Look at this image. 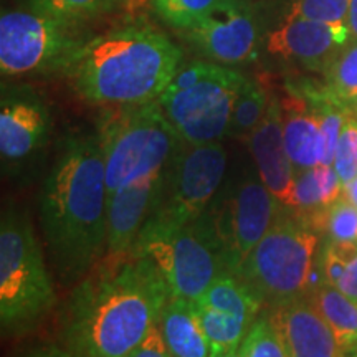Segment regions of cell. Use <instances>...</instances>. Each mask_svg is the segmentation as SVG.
I'll return each mask as SVG.
<instances>
[{
    "label": "cell",
    "instance_id": "obj_20",
    "mask_svg": "<svg viewBox=\"0 0 357 357\" xmlns=\"http://www.w3.org/2000/svg\"><path fill=\"white\" fill-rule=\"evenodd\" d=\"M194 301L200 306L227 312L250 324L258 319L261 306L265 305L255 289L250 287L242 276L230 273V271H222L212 281L211 287Z\"/></svg>",
    "mask_w": 357,
    "mask_h": 357
},
{
    "label": "cell",
    "instance_id": "obj_12",
    "mask_svg": "<svg viewBox=\"0 0 357 357\" xmlns=\"http://www.w3.org/2000/svg\"><path fill=\"white\" fill-rule=\"evenodd\" d=\"M50 111L32 89H3L0 102V158L2 174L29 176L50 137Z\"/></svg>",
    "mask_w": 357,
    "mask_h": 357
},
{
    "label": "cell",
    "instance_id": "obj_10",
    "mask_svg": "<svg viewBox=\"0 0 357 357\" xmlns=\"http://www.w3.org/2000/svg\"><path fill=\"white\" fill-rule=\"evenodd\" d=\"M131 255L149 260L166 281L171 298L197 300L222 273L220 258L199 227L147 220Z\"/></svg>",
    "mask_w": 357,
    "mask_h": 357
},
{
    "label": "cell",
    "instance_id": "obj_39",
    "mask_svg": "<svg viewBox=\"0 0 357 357\" xmlns=\"http://www.w3.org/2000/svg\"><path fill=\"white\" fill-rule=\"evenodd\" d=\"M344 357H357V354L356 356H347V352H344Z\"/></svg>",
    "mask_w": 357,
    "mask_h": 357
},
{
    "label": "cell",
    "instance_id": "obj_24",
    "mask_svg": "<svg viewBox=\"0 0 357 357\" xmlns=\"http://www.w3.org/2000/svg\"><path fill=\"white\" fill-rule=\"evenodd\" d=\"M300 213V212H298ZM318 234H326L336 243H357V207L344 195L331 207L301 213Z\"/></svg>",
    "mask_w": 357,
    "mask_h": 357
},
{
    "label": "cell",
    "instance_id": "obj_26",
    "mask_svg": "<svg viewBox=\"0 0 357 357\" xmlns=\"http://www.w3.org/2000/svg\"><path fill=\"white\" fill-rule=\"evenodd\" d=\"M113 3L114 0H29L33 10L70 22H83L100 15Z\"/></svg>",
    "mask_w": 357,
    "mask_h": 357
},
{
    "label": "cell",
    "instance_id": "obj_21",
    "mask_svg": "<svg viewBox=\"0 0 357 357\" xmlns=\"http://www.w3.org/2000/svg\"><path fill=\"white\" fill-rule=\"evenodd\" d=\"M306 296L331 328L342 351H354L357 347V301L328 283Z\"/></svg>",
    "mask_w": 357,
    "mask_h": 357
},
{
    "label": "cell",
    "instance_id": "obj_29",
    "mask_svg": "<svg viewBox=\"0 0 357 357\" xmlns=\"http://www.w3.org/2000/svg\"><path fill=\"white\" fill-rule=\"evenodd\" d=\"M349 0H293L287 15L347 26Z\"/></svg>",
    "mask_w": 357,
    "mask_h": 357
},
{
    "label": "cell",
    "instance_id": "obj_28",
    "mask_svg": "<svg viewBox=\"0 0 357 357\" xmlns=\"http://www.w3.org/2000/svg\"><path fill=\"white\" fill-rule=\"evenodd\" d=\"M220 0H155V10L169 25L187 30L207 15Z\"/></svg>",
    "mask_w": 357,
    "mask_h": 357
},
{
    "label": "cell",
    "instance_id": "obj_13",
    "mask_svg": "<svg viewBox=\"0 0 357 357\" xmlns=\"http://www.w3.org/2000/svg\"><path fill=\"white\" fill-rule=\"evenodd\" d=\"M184 37L218 65H240L253 60L260 47L258 15L247 0H220Z\"/></svg>",
    "mask_w": 357,
    "mask_h": 357
},
{
    "label": "cell",
    "instance_id": "obj_15",
    "mask_svg": "<svg viewBox=\"0 0 357 357\" xmlns=\"http://www.w3.org/2000/svg\"><path fill=\"white\" fill-rule=\"evenodd\" d=\"M247 144L257 166V176L280 204L288 207L296 169L284 146L283 111L278 98L271 96L265 116L247 137Z\"/></svg>",
    "mask_w": 357,
    "mask_h": 357
},
{
    "label": "cell",
    "instance_id": "obj_6",
    "mask_svg": "<svg viewBox=\"0 0 357 357\" xmlns=\"http://www.w3.org/2000/svg\"><path fill=\"white\" fill-rule=\"evenodd\" d=\"M247 77L229 66L192 61L181 66L159 105L182 142H217L227 136L231 111Z\"/></svg>",
    "mask_w": 357,
    "mask_h": 357
},
{
    "label": "cell",
    "instance_id": "obj_36",
    "mask_svg": "<svg viewBox=\"0 0 357 357\" xmlns=\"http://www.w3.org/2000/svg\"><path fill=\"white\" fill-rule=\"evenodd\" d=\"M344 197L357 207V176L344 185Z\"/></svg>",
    "mask_w": 357,
    "mask_h": 357
},
{
    "label": "cell",
    "instance_id": "obj_33",
    "mask_svg": "<svg viewBox=\"0 0 357 357\" xmlns=\"http://www.w3.org/2000/svg\"><path fill=\"white\" fill-rule=\"evenodd\" d=\"M336 288L341 289L351 300L357 301V250L351 255L349 261H347L344 275L337 281Z\"/></svg>",
    "mask_w": 357,
    "mask_h": 357
},
{
    "label": "cell",
    "instance_id": "obj_18",
    "mask_svg": "<svg viewBox=\"0 0 357 357\" xmlns=\"http://www.w3.org/2000/svg\"><path fill=\"white\" fill-rule=\"evenodd\" d=\"M283 136L294 169L306 171L321 164V123L305 95L291 91L281 101Z\"/></svg>",
    "mask_w": 357,
    "mask_h": 357
},
{
    "label": "cell",
    "instance_id": "obj_7",
    "mask_svg": "<svg viewBox=\"0 0 357 357\" xmlns=\"http://www.w3.org/2000/svg\"><path fill=\"white\" fill-rule=\"evenodd\" d=\"M319 234L301 213L281 208L242 270L268 307L306 296L319 255Z\"/></svg>",
    "mask_w": 357,
    "mask_h": 357
},
{
    "label": "cell",
    "instance_id": "obj_3",
    "mask_svg": "<svg viewBox=\"0 0 357 357\" xmlns=\"http://www.w3.org/2000/svg\"><path fill=\"white\" fill-rule=\"evenodd\" d=\"M181 63V48L166 35L126 26L88 40L65 75L84 101L118 108L159 100Z\"/></svg>",
    "mask_w": 357,
    "mask_h": 357
},
{
    "label": "cell",
    "instance_id": "obj_11",
    "mask_svg": "<svg viewBox=\"0 0 357 357\" xmlns=\"http://www.w3.org/2000/svg\"><path fill=\"white\" fill-rule=\"evenodd\" d=\"M225 172L227 151L220 141L199 146L182 142L149 220L177 227L194 223L222 189Z\"/></svg>",
    "mask_w": 357,
    "mask_h": 357
},
{
    "label": "cell",
    "instance_id": "obj_25",
    "mask_svg": "<svg viewBox=\"0 0 357 357\" xmlns=\"http://www.w3.org/2000/svg\"><path fill=\"white\" fill-rule=\"evenodd\" d=\"M326 91L342 105L357 100V42L347 43L326 70Z\"/></svg>",
    "mask_w": 357,
    "mask_h": 357
},
{
    "label": "cell",
    "instance_id": "obj_35",
    "mask_svg": "<svg viewBox=\"0 0 357 357\" xmlns=\"http://www.w3.org/2000/svg\"><path fill=\"white\" fill-rule=\"evenodd\" d=\"M346 24L347 30H349V43L357 42V0H349Z\"/></svg>",
    "mask_w": 357,
    "mask_h": 357
},
{
    "label": "cell",
    "instance_id": "obj_2",
    "mask_svg": "<svg viewBox=\"0 0 357 357\" xmlns=\"http://www.w3.org/2000/svg\"><path fill=\"white\" fill-rule=\"evenodd\" d=\"M40 227L61 284H78L106 255L108 189L96 134H68L58 144L40 190Z\"/></svg>",
    "mask_w": 357,
    "mask_h": 357
},
{
    "label": "cell",
    "instance_id": "obj_9",
    "mask_svg": "<svg viewBox=\"0 0 357 357\" xmlns=\"http://www.w3.org/2000/svg\"><path fill=\"white\" fill-rule=\"evenodd\" d=\"M88 42L79 22L33 10H10L0 17L2 77H29L63 71Z\"/></svg>",
    "mask_w": 357,
    "mask_h": 357
},
{
    "label": "cell",
    "instance_id": "obj_40",
    "mask_svg": "<svg viewBox=\"0 0 357 357\" xmlns=\"http://www.w3.org/2000/svg\"><path fill=\"white\" fill-rule=\"evenodd\" d=\"M354 351H356V352H357V347H356V349H354Z\"/></svg>",
    "mask_w": 357,
    "mask_h": 357
},
{
    "label": "cell",
    "instance_id": "obj_37",
    "mask_svg": "<svg viewBox=\"0 0 357 357\" xmlns=\"http://www.w3.org/2000/svg\"><path fill=\"white\" fill-rule=\"evenodd\" d=\"M218 357H245V354H243L242 347H240V349H236V351H234V352H229V354L218 356Z\"/></svg>",
    "mask_w": 357,
    "mask_h": 357
},
{
    "label": "cell",
    "instance_id": "obj_30",
    "mask_svg": "<svg viewBox=\"0 0 357 357\" xmlns=\"http://www.w3.org/2000/svg\"><path fill=\"white\" fill-rule=\"evenodd\" d=\"M333 166L344 185L357 176V118L352 109L339 136Z\"/></svg>",
    "mask_w": 357,
    "mask_h": 357
},
{
    "label": "cell",
    "instance_id": "obj_17",
    "mask_svg": "<svg viewBox=\"0 0 357 357\" xmlns=\"http://www.w3.org/2000/svg\"><path fill=\"white\" fill-rule=\"evenodd\" d=\"M167 174V172H166ZM166 176L131 185L108 195V247L106 255H129L142 227L162 195ZM105 255V257H106Z\"/></svg>",
    "mask_w": 357,
    "mask_h": 357
},
{
    "label": "cell",
    "instance_id": "obj_32",
    "mask_svg": "<svg viewBox=\"0 0 357 357\" xmlns=\"http://www.w3.org/2000/svg\"><path fill=\"white\" fill-rule=\"evenodd\" d=\"M131 357H172L169 354L166 344H164L159 324L154 326V329L146 337V341L132 352Z\"/></svg>",
    "mask_w": 357,
    "mask_h": 357
},
{
    "label": "cell",
    "instance_id": "obj_1",
    "mask_svg": "<svg viewBox=\"0 0 357 357\" xmlns=\"http://www.w3.org/2000/svg\"><path fill=\"white\" fill-rule=\"evenodd\" d=\"M171 298L155 266L142 257L106 255L66 300L61 336L75 357H131Z\"/></svg>",
    "mask_w": 357,
    "mask_h": 357
},
{
    "label": "cell",
    "instance_id": "obj_31",
    "mask_svg": "<svg viewBox=\"0 0 357 357\" xmlns=\"http://www.w3.org/2000/svg\"><path fill=\"white\" fill-rule=\"evenodd\" d=\"M288 207L300 213H311L319 208H326L323 207V194H321L314 167L296 172Z\"/></svg>",
    "mask_w": 357,
    "mask_h": 357
},
{
    "label": "cell",
    "instance_id": "obj_19",
    "mask_svg": "<svg viewBox=\"0 0 357 357\" xmlns=\"http://www.w3.org/2000/svg\"><path fill=\"white\" fill-rule=\"evenodd\" d=\"M159 329L172 357H213L211 341L200 326L194 300L169 298L160 314Z\"/></svg>",
    "mask_w": 357,
    "mask_h": 357
},
{
    "label": "cell",
    "instance_id": "obj_27",
    "mask_svg": "<svg viewBox=\"0 0 357 357\" xmlns=\"http://www.w3.org/2000/svg\"><path fill=\"white\" fill-rule=\"evenodd\" d=\"M245 357H288L270 312L258 316L242 344Z\"/></svg>",
    "mask_w": 357,
    "mask_h": 357
},
{
    "label": "cell",
    "instance_id": "obj_22",
    "mask_svg": "<svg viewBox=\"0 0 357 357\" xmlns=\"http://www.w3.org/2000/svg\"><path fill=\"white\" fill-rule=\"evenodd\" d=\"M194 306L205 336L211 341L213 357L229 354V352H234L242 347L245 337H247L253 324L235 318L231 314H227V312L200 306L195 301Z\"/></svg>",
    "mask_w": 357,
    "mask_h": 357
},
{
    "label": "cell",
    "instance_id": "obj_16",
    "mask_svg": "<svg viewBox=\"0 0 357 357\" xmlns=\"http://www.w3.org/2000/svg\"><path fill=\"white\" fill-rule=\"evenodd\" d=\"M270 318L288 357H344L331 328L307 296L271 307Z\"/></svg>",
    "mask_w": 357,
    "mask_h": 357
},
{
    "label": "cell",
    "instance_id": "obj_5",
    "mask_svg": "<svg viewBox=\"0 0 357 357\" xmlns=\"http://www.w3.org/2000/svg\"><path fill=\"white\" fill-rule=\"evenodd\" d=\"M56 303L55 288L30 218L6 207L0 220V326L6 336L33 331Z\"/></svg>",
    "mask_w": 357,
    "mask_h": 357
},
{
    "label": "cell",
    "instance_id": "obj_23",
    "mask_svg": "<svg viewBox=\"0 0 357 357\" xmlns=\"http://www.w3.org/2000/svg\"><path fill=\"white\" fill-rule=\"evenodd\" d=\"M270 100L271 96L260 83L247 78L235 100L227 136L247 139L265 116Z\"/></svg>",
    "mask_w": 357,
    "mask_h": 357
},
{
    "label": "cell",
    "instance_id": "obj_4",
    "mask_svg": "<svg viewBox=\"0 0 357 357\" xmlns=\"http://www.w3.org/2000/svg\"><path fill=\"white\" fill-rule=\"evenodd\" d=\"M98 136L105 153L108 195L166 176L182 146L158 100L109 108Z\"/></svg>",
    "mask_w": 357,
    "mask_h": 357
},
{
    "label": "cell",
    "instance_id": "obj_34",
    "mask_svg": "<svg viewBox=\"0 0 357 357\" xmlns=\"http://www.w3.org/2000/svg\"><path fill=\"white\" fill-rule=\"evenodd\" d=\"M22 357H75L66 347H60L55 344H43L37 346L29 352H25Z\"/></svg>",
    "mask_w": 357,
    "mask_h": 357
},
{
    "label": "cell",
    "instance_id": "obj_14",
    "mask_svg": "<svg viewBox=\"0 0 357 357\" xmlns=\"http://www.w3.org/2000/svg\"><path fill=\"white\" fill-rule=\"evenodd\" d=\"M347 43L349 30L346 25H329L288 15L263 38L268 55L310 70H328Z\"/></svg>",
    "mask_w": 357,
    "mask_h": 357
},
{
    "label": "cell",
    "instance_id": "obj_8",
    "mask_svg": "<svg viewBox=\"0 0 357 357\" xmlns=\"http://www.w3.org/2000/svg\"><path fill=\"white\" fill-rule=\"evenodd\" d=\"M283 207L260 177L245 174L218 190L195 225L215 250L223 270L240 276Z\"/></svg>",
    "mask_w": 357,
    "mask_h": 357
},
{
    "label": "cell",
    "instance_id": "obj_38",
    "mask_svg": "<svg viewBox=\"0 0 357 357\" xmlns=\"http://www.w3.org/2000/svg\"><path fill=\"white\" fill-rule=\"evenodd\" d=\"M351 109H352V113H354V114H356V118H357V100L351 105Z\"/></svg>",
    "mask_w": 357,
    "mask_h": 357
}]
</instances>
